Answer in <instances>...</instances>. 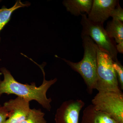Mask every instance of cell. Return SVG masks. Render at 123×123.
Segmentation results:
<instances>
[{"instance_id":"cell-1","label":"cell","mask_w":123,"mask_h":123,"mask_svg":"<svg viewBox=\"0 0 123 123\" xmlns=\"http://www.w3.org/2000/svg\"><path fill=\"white\" fill-rule=\"evenodd\" d=\"M39 66L43 71L44 77L43 83L39 86H36L35 82L31 85L20 83L15 80L7 69L1 68L0 70L4 75V79L3 80H0V97L4 93L16 95L29 102L32 100L37 101L44 109L50 111L52 99L47 97L46 93L49 88L57 81V79L47 80L43 67L42 65Z\"/></svg>"},{"instance_id":"cell-2","label":"cell","mask_w":123,"mask_h":123,"mask_svg":"<svg viewBox=\"0 0 123 123\" xmlns=\"http://www.w3.org/2000/svg\"><path fill=\"white\" fill-rule=\"evenodd\" d=\"M81 37L84 52V56L81 61L74 62L58 57L63 60L73 70L80 74L86 86L87 92L91 94L93 90L96 89L97 85L98 47L89 36H83Z\"/></svg>"},{"instance_id":"cell-3","label":"cell","mask_w":123,"mask_h":123,"mask_svg":"<svg viewBox=\"0 0 123 123\" xmlns=\"http://www.w3.org/2000/svg\"><path fill=\"white\" fill-rule=\"evenodd\" d=\"M81 24L82 26L81 36H89L98 48L110 55L114 61H118L116 43L110 37L104 27L103 24L90 21L85 14H81Z\"/></svg>"},{"instance_id":"cell-4","label":"cell","mask_w":123,"mask_h":123,"mask_svg":"<svg viewBox=\"0 0 123 123\" xmlns=\"http://www.w3.org/2000/svg\"><path fill=\"white\" fill-rule=\"evenodd\" d=\"M97 79L96 89L100 91L122 92L119 86L111 56L98 47L97 52Z\"/></svg>"},{"instance_id":"cell-5","label":"cell","mask_w":123,"mask_h":123,"mask_svg":"<svg viewBox=\"0 0 123 123\" xmlns=\"http://www.w3.org/2000/svg\"><path fill=\"white\" fill-rule=\"evenodd\" d=\"M97 110L105 113L117 123H123V94L122 92L100 91L92 99Z\"/></svg>"},{"instance_id":"cell-6","label":"cell","mask_w":123,"mask_h":123,"mask_svg":"<svg viewBox=\"0 0 123 123\" xmlns=\"http://www.w3.org/2000/svg\"><path fill=\"white\" fill-rule=\"evenodd\" d=\"M85 105L81 99L64 101L56 110L55 123H79L80 112Z\"/></svg>"},{"instance_id":"cell-7","label":"cell","mask_w":123,"mask_h":123,"mask_svg":"<svg viewBox=\"0 0 123 123\" xmlns=\"http://www.w3.org/2000/svg\"><path fill=\"white\" fill-rule=\"evenodd\" d=\"M30 102L18 97L6 102L4 107L8 112L9 116L5 123H21L26 118L31 109Z\"/></svg>"},{"instance_id":"cell-8","label":"cell","mask_w":123,"mask_h":123,"mask_svg":"<svg viewBox=\"0 0 123 123\" xmlns=\"http://www.w3.org/2000/svg\"><path fill=\"white\" fill-rule=\"evenodd\" d=\"M119 2L117 0H93L88 19L92 22L103 24L111 17L112 10Z\"/></svg>"},{"instance_id":"cell-9","label":"cell","mask_w":123,"mask_h":123,"mask_svg":"<svg viewBox=\"0 0 123 123\" xmlns=\"http://www.w3.org/2000/svg\"><path fill=\"white\" fill-rule=\"evenodd\" d=\"M81 123H117L105 112L97 110L92 104L83 111Z\"/></svg>"},{"instance_id":"cell-10","label":"cell","mask_w":123,"mask_h":123,"mask_svg":"<svg viewBox=\"0 0 123 123\" xmlns=\"http://www.w3.org/2000/svg\"><path fill=\"white\" fill-rule=\"evenodd\" d=\"M93 0H64L63 4L66 10L75 16L84 13L89 14L92 7Z\"/></svg>"},{"instance_id":"cell-11","label":"cell","mask_w":123,"mask_h":123,"mask_svg":"<svg viewBox=\"0 0 123 123\" xmlns=\"http://www.w3.org/2000/svg\"><path fill=\"white\" fill-rule=\"evenodd\" d=\"M105 30L110 37L114 39L117 44H123V22L112 20L107 22Z\"/></svg>"},{"instance_id":"cell-12","label":"cell","mask_w":123,"mask_h":123,"mask_svg":"<svg viewBox=\"0 0 123 123\" xmlns=\"http://www.w3.org/2000/svg\"><path fill=\"white\" fill-rule=\"evenodd\" d=\"M30 5V2H27L23 4L21 0H18L10 8H7L5 6H3L2 8L0 9V33L10 21L11 15L14 11L20 8L29 7Z\"/></svg>"},{"instance_id":"cell-13","label":"cell","mask_w":123,"mask_h":123,"mask_svg":"<svg viewBox=\"0 0 123 123\" xmlns=\"http://www.w3.org/2000/svg\"><path fill=\"white\" fill-rule=\"evenodd\" d=\"M45 114L41 109H31L26 118L21 123H47Z\"/></svg>"},{"instance_id":"cell-14","label":"cell","mask_w":123,"mask_h":123,"mask_svg":"<svg viewBox=\"0 0 123 123\" xmlns=\"http://www.w3.org/2000/svg\"><path fill=\"white\" fill-rule=\"evenodd\" d=\"M113 66L120 90H123V66L118 60L113 61Z\"/></svg>"},{"instance_id":"cell-15","label":"cell","mask_w":123,"mask_h":123,"mask_svg":"<svg viewBox=\"0 0 123 123\" xmlns=\"http://www.w3.org/2000/svg\"><path fill=\"white\" fill-rule=\"evenodd\" d=\"M111 17L112 20H118L123 22V9L118 3L116 7L112 10Z\"/></svg>"},{"instance_id":"cell-16","label":"cell","mask_w":123,"mask_h":123,"mask_svg":"<svg viewBox=\"0 0 123 123\" xmlns=\"http://www.w3.org/2000/svg\"><path fill=\"white\" fill-rule=\"evenodd\" d=\"M8 116V112L5 108L0 105V123H5Z\"/></svg>"}]
</instances>
